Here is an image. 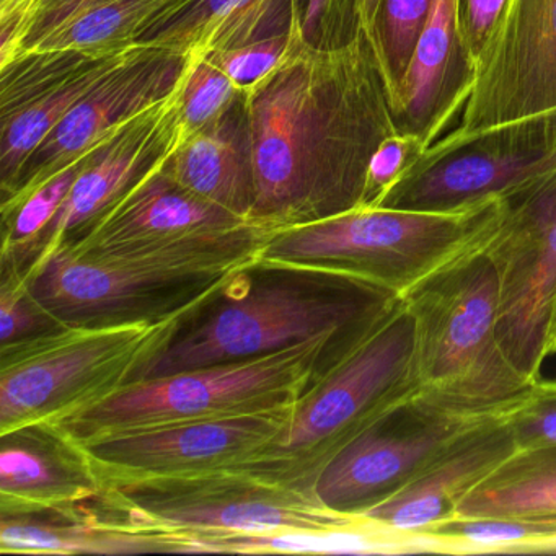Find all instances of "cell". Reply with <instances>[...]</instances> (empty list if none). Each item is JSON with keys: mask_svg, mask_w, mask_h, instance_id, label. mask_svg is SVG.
Here are the masks:
<instances>
[{"mask_svg": "<svg viewBox=\"0 0 556 556\" xmlns=\"http://www.w3.org/2000/svg\"><path fill=\"white\" fill-rule=\"evenodd\" d=\"M517 451L501 412L465 429L419 477L361 517L418 533L455 516L462 497Z\"/></svg>", "mask_w": 556, "mask_h": 556, "instance_id": "cell-18", "label": "cell"}, {"mask_svg": "<svg viewBox=\"0 0 556 556\" xmlns=\"http://www.w3.org/2000/svg\"><path fill=\"white\" fill-rule=\"evenodd\" d=\"M99 2H102V0H48L40 14H38L21 53L34 50L45 37L53 34L54 30L63 27L64 24L73 21L74 17L83 14L92 5L99 4Z\"/></svg>", "mask_w": 556, "mask_h": 556, "instance_id": "cell-38", "label": "cell"}, {"mask_svg": "<svg viewBox=\"0 0 556 556\" xmlns=\"http://www.w3.org/2000/svg\"><path fill=\"white\" fill-rule=\"evenodd\" d=\"M48 0H0V66L14 60Z\"/></svg>", "mask_w": 556, "mask_h": 556, "instance_id": "cell-37", "label": "cell"}, {"mask_svg": "<svg viewBox=\"0 0 556 556\" xmlns=\"http://www.w3.org/2000/svg\"><path fill=\"white\" fill-rule=\"evenodd\" d=\"M500 198L460 213L356 207L271 233L260 260L353 276L402 295L442 266L483 245Z\"/></svg>", "mask_w": 556, "mask_h": 556, "instance_id": "cell-6", "label": "cell"}, {"mask_svg": "<svg viewBox=\"0 0 556 556\" xmlns=\"http://www.w3.org/2000/svg\"><path fill=\"white\" fill-rule=\"evenodd\" d=\"M428 148L418 138L403 132H395L383 139L370 159L363 206H379L383 197L405 177L406 172L419 161Z\"/></svg>", "mask_w": 556, "mask_h": 556, "instance_id": "cell-35", "label": "cell"}, {"mask_svg": "<svg viewBox=\"0 0 556 556\" xmlns=\"http://www.w3.org/2000/svg\"><path fill=\"white\" fill-rule=\"evenodd\" d=\"M97 56L102 54L77 50H37L17 54L0 66V122L11 119Z\"/></svg>", "mask_w": 556, "mask_h": 556, "instance_id": "cell-29", "label": "cell"}, {"mask_svg": "<svg viewBox=\"0 0 556 556\" xmlns=\"http://www.w3.org/2000/svg\"><path fill=\"white\" fill-rule=\"evenodd\" d=\"M185 79L170 97L116 129L87 155L56 216L15 262L0 263L2 271L28 275L58 250L76 245L167 162L184 136Z\"/></svg>", "mask_w": 556, "mask_h": 556, "instance_id": "cell-13", "label": "cell"}, {"mask_svg": "<svg viewBox=\"0 0 556 556\" xmlns=\"http://www.w3.org/2000/svg\"><path fill=\"white\" fill-rule=\"evenodd\" d=\"M475 76L477 63L458 27V0H432L412 66L392 99L396 131L434 144L467 103Z\"/></svg>", "mask_w": 556, "mask_h": 556, "instance_id": "cell-19", "label": "cell"}, {"mask_svg": "<svg viewBox=\"0 0 556 556\" xmlns=\"http://www.w3.org/2000/svg\"><path fill=\"white\" fill-rule=\"evenodd\" d=\"M429 553H556V522L460 519L422 530Z\"/></svg>", "mask_w": 556, "mask_h": 556, "instance_id": "cell-27", "label": "cell"}, {"mask_svg": "<svg viewBox=\"0 0 556 556\" xmlns=\"http://www.w3.org/2000/svg\"><path fill=\"white\" fill-rule=\"evenodd\" d=\"M64 328L31 294L30 286L14 273L0 276V350Z\"/></svg>", "mask_w": 556, "mask_h": 556, "instance_id": "cell-33", "label": "cell"}, {"mask_svg": "<svg viewBox=\"0 0 556 556\" xmlns=\"http://www.w3.org/2000/svg\"><path fill=\"white\" fill-rule=\"evenodd\" d=\"M292 43V28L286 34L255 41L232 50L214 51L204 56L219 67L237 89L249 92L258 86L288 54ZM201 54V53H200Z\"/></svg>", "mask_w": 556, "mask_h": 556, "instance_id": "cell-34", "label": "cell"}, {"mask_svg": "<svg viewBox=\"0 0 556 556\" xmlns=\"http://www.w3.org/2000/svg\"><path fill=\"white\" fill-rule=\"evenodd\" d=\"M0 442V516L61 513L102 497L83 445L56 422L5 432Z\"/></svg>", "mask_w": 556, "mask_h": 556, "instance_id": "cell-17", "label": "cell"}, {"mask_svg": "<svg viewBox=\"0 0 556 556\" xmlns=\"http://www.w3.org/2000/svg\"><path fill=\"white\" fill-rule=\"evenodd\" d=\"M243 269L172 271L58 250L21 278L64 327L106 328L197 314Z\"/></svg>", "mask_w": 556, "mask_h": 556, "instance_id": "cell-9", "label": "cell"}, {"mask_svg": "<svg viewBox=\"0 0 556 556\" xmlns=\"http://www.w3.org/2000/svg\"><path fill=\"white\" fill-rule=\"evenodd\" d=\"M431 5L432 0H379L367 35L379 60L390 103L412 66Z\"/></svg>", "mask_w": 556, "mask_h": 556, "instance_id": "cell-28", "label": "cell"}, {"mask_svg": "<svg viewBox=\"0 0 556 556\" xmlns=\"http://www.w3.org/2000/svg\"><path fill=\"white\" fill-rule=\"evenodd\" d=\"M193 315L122 327H64L0 350V434L64 421L115 395L141 379Z\"/></svg>", "mask_w": 556, "mask_h": 556, "instance_id": "cell-7", "label": "cell"}, {"mask_svg": "<svg viewBox=\"0 0 556 556\" xmlns=\"http://www.w3.org/2000/svg\"><path fill=\"white\" fill-rule=\"evenodd\" d=\"M190 64L191 54L132 45L25 162L11 188L0 193V211L30 197L67 165L90 154L116 129L170 97Z\"/></svg>", "mask_w": 556, "mask_h": 556, "instance_id": "cell-15", "label": "cell"}, {"mask_svg": "<svg viewBox=\"0 0 556 556\" xmlns=\"http://www.w3.org/2000/svg\"><path fill=\"white\" fill-rule=\"evenodd\" d=\"M0 517V553L4 555L187 553L175 536L119 522L89 504L61 513Z\"/></svg>", "mask_w": 556, "mask_h": 556, "instance_id": "cell-22", "label": "cell"}, {"mask_svg": "<svg viewBox=\"0 0 556 556\" xmlns=\"http://www.w3.org/2000/svg\"><path fill=\"white\" fill-rule=\"evenodd\" d=\"M510 0H458V27L471 60L478 64L500 28Z\"/></svg>", "mask_w": 556, "mask_h": 556, "instance_id": "cell-36", "label": "cell"}, {"mask_svg": "<svg viewBox=\"0 0 556 556\" xmlns=\"http://www.w3.org/2000/svg\"><path fill=\"white\" fill-rule=\"evenodd\" d=\"M245 93L256 180L250 223L276 232L363 206L370 159L399 132L369 35L315 50L292 31L285 60Z\"/></svg>", "mask_w": 556, "mask_h": 556, "instance_id": "cell-1", "label": "cell"}, {"mask_svg": "<svg viewBox=\"0 0 556 556\" xmlns=\"http://www.w3.org/2000/svg\"><path fill=\"white\" fill-rule=\"evenodd\" d=\"M96 507L119 522L175 536L187 553H201L204 542L223 536L324 532L359 519L243 468L106 486Z\"/></svg>", "mask_w": 556, "mask_h": 556, "instance_id": "cell-8", "label": "cell"}, {"mask_svg": "<svg viewBox=\"0 0 556 556\" xmlns=\"http://www.w3.org/2000/svg\"><path fill=\"white\" fill-rule=\"evenodd\" d=\"M165 168L185 190L250 223L256 180L247 93L206 128L184 132Z\"/></svg>", "mask_w": 556, "mask_h": 556, "instance_id": "cell-21", "label": "cell"}, {"mask_svg": "<svg viewBox=\"0 0 556 556\" xmlns=\"http://www.w3.org/2000/svg\"><path fill=\"white\" fill-rule=\"evenodd\" d=\"M483 416L448 412L412 393L325 465L312 496L331 513L363 516L412 483Z\"/></svg>", "mask_w": 556, "mask_h": 556, "instance_id": "cell-12", "label": "cell"}, {"mask_svg": "<svg viewBox=\"0 0 556 556\" xmlns=\"http://www.w3.org/2000/svg\"><path fill=\"white\" fill-rule=\"evenodd\" d=\"M484 243L400 295L415 321L416 393L470 416L501 412L532 383L501 346L500 282Z\"/></svg>", "mask_w": 556, "mask_h": 556, "instance_id": "cell-3", "label": "cell"}, {"mask_svg": "<svg viewBox=\"0 0 556 556\" xmlns=\"http://www.w3.org/2000/svg\"><path fill=\"white\" fill-rule=\"evenodd\" d=\"M356 344L324 337L252 359L148 377L56 425L84 444L174 422L291 408Z\"/></svg>", "mask_w": 556, "mask_h": 556, "instance_id": "cell-4", "label": "cell"}, {"mask_svg": "<svg viewBox=\"0 0 556 556\" xmlns=\"http://www.w3.org/2000/svg\"><path fill=\"white\" fill-rule=\"evenodd\" d=\"M415 321L399 305L294 403L288 426L243 470L311 494L325 465L390 406L416 392Z\"/></svg>", "mask_w": 556, "mask_h": 556, "instance_id": "cell-5", "label": "cell"}, {"mask_svg": "<svg viewBox=\"0 0 556 556\" xmlns=\"http://www.w3.org/2000/svg\"><path fill=\"white\" fill-rule=\"evenodd\" d=\"M295 4L298 0H190L139 43L187 56L232 50L291 31Z\"/></svg>", "mask_w": 556, "mask_h": 556, "instance_id": "cell-23", "label": "cell"}, {"mask_svg": "<svg viewBox=\"0 0 556 556\" xmlns=\"http://www.w3.org/2000/svg\"><path fill=\"white\" fill-rule=\"evenodd\" d=\"M379 0H361V11H363V21L366 31H369L370 24H372L374 14H376Z\"/></svg>", "mask_w": 556, "mask_h": 556, "instance_id": "cell-39", "label": "cell"}, {"mask_svg": "<svg viewBox=\"0 0 556 556\" xmlns=\"http://www.w3.org/2000/svg\"><path fill=\"white\" fill-rule=\"evenodd\" d=\"M291 408L174 422L79 444L105 488L236 470L252 464L281 435Z\"/></svg>", "mask_w": 556, "mask_h": 556, "instance_id": "cell-14", "label": "cell"}, {"mask_svg": "<svg viewBox=\"0 0 556 556\" xmlns=\"http://www.w3.org/2000/svg\"><path fill=\"white\" fill-rule=\"evenodd\" d=\"M242 92L204 54H191L181 99L185 135L201 131L216 122Z\"/></svg>", "mask_w": 556, "mask_h": 556, "instance_id": "cell-31", "label": "cell"}, {"mask_svg": "<svg viewBox=\"0 0 556 556\" xmlns=\"http://www.w3.org/2000/svg\"><path fill=\"white\" fill-rule=\"evenodd\" d=\"M553 354H556V302L555 308H553L552 324H549L548 340H546V359H548L549 356H553Z\"/></svg>", "mask_w": 556, "mask_h": 556, "instance_id": "cell-40", "label": "cell"}, {"mask_svg": "<svg viewBox=\"0 0 556 556\" xmlns=\"http://www.w3.org/2000/svg\"><path fill=\"white\" fill-rule=\"evenodd\" d=\"M86 157L67 165L21 203L0 211L2 214L0 263L15 262L47 229L48 224L53 220L66 201L74 181L77 180L86 164Z\"/></svg>", "mask_w": 556, "mask_h": 556, "instance_id": "cell-30", "label": "cell"}, {"mask_svg": "<svg viewBox=\"0 0 556 556\" xmlns=\"http://www.w3.org/2000/svg\"><path fill=\"white\" fill-rule=\"evenodd\" d=\"M556 170V109L481 131L455 129L426 149L376 207L460 213Z\"/></svg>", "mask_w": 556, "mask_h": 556, "instance_id": "cell-10", "label": "cell"}, {"mask_svg": "<svg viewBox=\"0 0 556 556\" xmlns=\"http://www.w3.org/2000/svg\"><path fill=\"white\" fill-rule=\"evenodd\" d=\"M500 220L484 249L500 282V341L507 359L535 382L556 302V170L500 197Z\"/></svg>", "mask_w": 556, "mask_h": 556, "instance_id": "cell-11", "label": "cell"}, {"mask_svg": "<svg viewBox=\"0 0 556 556\" xmlns=\"http://www.w3.org/2000/svg\"><path fill=\"white\" fill-rule=\"evenodd\" d=\"M190 0H102L84 11L34 50H77L93 54L122 53L159 22L175 14Z\"/></svg>", "mask_w": 556, "mask_h": 556, "instance_id": "cell-26", "label": "cell"}, {"mask_svg": "<svg viewBox=\"0 0 556 556\" xmlns=\"http://www.w3.org/2000/svg\"><path fill=\"white\" fill-rule=\"evenodd\" d=\"M556 109V0H510L477 64L458 131Z\"/></svg>", "mask_w": 556, "mask_h": 556, "instance_id": "cell-16", "label": "cell"}, {"mask_svg": "<svg viewBox=\"0 0 556 556\" xmlns=\"http://www.w3.org/2000/svg\"><path fill=\"white\" fill-rule=\"evenodd\" d=\"M128 50L93 58L87 66L28 103L11 119L0 122V193L11 188L18 172L41 142L122 61Z\"/></svg>", "mask_w": 556, "mask_h": 556, "instance_id": "cell-25", "label": "cell"}, {"mask_svg": "<svg viewBox=\"0 0 556 556\" xmlns=\"http://www.w3.org/2000/svg\"><path fill=\"white\" fill-rule=\"evenodd\" d=\"M454 517L556 522V445L514 452L462 497Z\"/></svg>", "mask_w": 556, "mask_h": 556, "instance_id": "cell-24", "label": "cell"}, {"mask_svg": "<svg viewBox=\"0 0 556 556\" xmlns=\"http://www.w3.org/2000/svg\"><path fill=\"white\" fill-rule=\"evenodd\" d=\"M517 451L556 445V380L536 379L501 409Z\"/></svg>", "mask_w": 556, "mask_h": 556, "instance_id": "cell-32", "label": "cell"}, {"mask_svg": "<svg viewBox=\"0 0 556 556\" xmlns=\"http://www.w3.org/2000/svg\"><path fill=\"white\" fill-rule=\"evenodd\" d=\"M399 302L396 292L364 279L258 260L188 318L141 379L252 359L324 337L359 343Z\"/></svg>", "mask_w": 556, "mask_h": 556, "instance_id": "cell-2", "label": "cell"}, {"mask_svg": "<svg viewBox=\"0 0 556 556\" xmlns=\"http://www.w3.org/2000/svg\"><path fill=\"white\" fill-rule=\"evenodd\" d=\"M247 223L249 220L185 190L164 164L135 188L89 236L63 250L77 255H96Z\"/></svg>", "mask_w": 556, "mask_h": 556, "instance_id": "cell-20", "label": "cell"}]
</instances>
